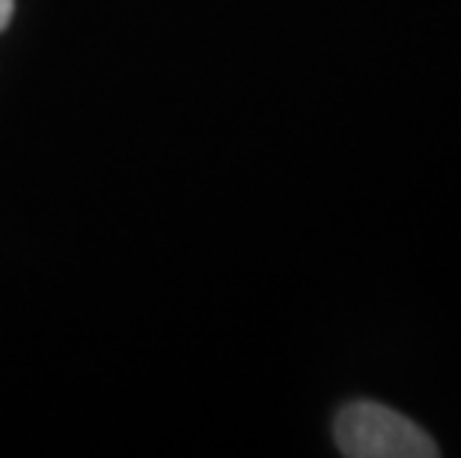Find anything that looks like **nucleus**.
<instances>
[{"label": "nucleus", "instance_id": "f257e3e1", "mask_svg": "<svg viewBox=\"0 0 461 458\" xmlns=\"http://www.w3.org/2000/svg\"><path fill=\"white\" fill-rule=\"evenodd\" d=\"M333 437L348 458H438L440 450L423 426L393 408L357 399L337 414Z\"/></svg>", "mask_w": 461, "mask_h": 458}, {"label": "nucleus", "instance_id": "f03ea898", "mask_svg": "<svg viewBox=\"0 0 461 458\" xmlns=\"http://www.w3.org/2000/svg\"><path fill=\"white\" fill-rule=\"evenodd\" d=\"M13 13H15V0H0V33L13 22Z\"/></svg>", "mask_w": 461, "mask_h": 458}]
</instances>
